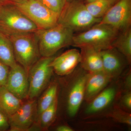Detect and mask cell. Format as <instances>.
I'll return each instance as SVG.
<instances>
[{
	"mask_svg": "<svg viewBox=\"0 0 131 131\" xmlns=\"http://www.w3.org/2000/svg\"><path fill=\"white\" fill-rule=\"evenodd\" d=\"M42 57H53L64 47L71 45L74 32L58 23L46 29H39L35 32Z\"/></svg>",
	"mask_w": 131,
	"mask_h": 131,
	"instance_id": "6da1fadb",
	"label": "cell"
},
{
	"mask_svg": "<svg viewBox=\"0 0 131 131\" xmlns=\"http://www.w3.org/2000/svg\"><path fill=\"white\" fill-rule=\"evenodd\" d=\"M120 32L108 25L98 23L77 35H74L71 45L81 48L92 47L101 51L112 47Z\"/></svg>",
	"mask_w": 131,
	"mask_h": 131,
	"instance_id": "7a4b0ae2",
	"label": "cell"
},
{
	"mask_svg": "<svg viewBox=\"0 0 131 131\" xmlns=\"http://www.w3.org/2000/svg\"><path fill=\"white\" fill-rule=\"evenodd\" d=\"M35 32L6 34L12 42L16 62L25 69L28 75L41 56Z\"/></svg>",
	"mask_w": 131,
	"mask_h": 131,
	"instance_id": "3957f363",
	"label": "cell"
},
{
	"mask_svg": "<svg viewBox=\"0 0 131 131\" xmlns=\"http://www.w3.org/2000/svg\"><path fill=\"white\" fill-rule=\"evenodd\" d=\"M101 18L92 16L82 2L73 0L66 3L59 16L58 23L70 28L74 32L83 31L99 23Z\"/></svg>",
	"mask_w": 131,
	"mask_h": 131,
	"instance_id": "277c9868",
	"label": "cell"
},
{
	"mask_svg": "<svg viewBox=\"0 0 131 131\" xmlns=\"http://www.w3.org/2000/svg\"><path fill=\"white\" fill-rule=\"evenodd\" d=\"M39 29L14 4L0 6V30L5 34L35 32Z\"/></svg>",
	"mask_w": 131,
	"mask_h": 131,
	"instance_id": "5b68a950",
	"label": "cell"
},
{
	"mask_svg": "<svg viewBox=\"0 0 131 131\" xmlns=\"http://www.w3.org/2000/svg\"><path fill=\"white\" fill-rule=\"evenodd\" d=\"M54 57H42L28 73L29 90L27 100L36 99L49 85L53 70L51 64Z\"/></svg>",
	"mask_w": 131,
	"mask_h": 131,
	"instance_id": "8992f818",
	"label": "cell"
},
{
	"mask_svg": "<svg viewBox=\"0 0 131 131\" xmlns=\"http://www.w3.org/2000/svg\"><path fill=\"white\" fill-rule=\"evenodd\" d=\"M14 5L39 29L50 28L58 24L59 15L39 0H24Z\"/></svg>",
	"mask_w": 131,
	"mask_h": 131,
	"instance_id": "52a82bcc",
	"label": "cell"
},
{
	"mask_svg": "<svg viewBox=\"0 0 131 131\" xmlns=\"http://www.w3.org/2000/svg\"><path fill=\"white\" fill-rule=\"evenodd\" d=\"M99 23L111 26L119 32L131 27V0H118Z\"/></svg>",
	"mask_w": 131,
	"mask_h": 131,
	"instance_id": "ba28073f",
	"label": "cell"
},
{
	"mask_svg": "<svg viewBox=\"0 0 131 131\" xmlns=\"http://www.w3.org/2000/svg\"><path fill=\"white\" fill-rule=\"evenodd\" d=\"M37 102L36 99L27 100L14 114L8 117L9 130H30L37 118Z\"/></svg>",
	"mask_w": 131,
	"mask_h": 131,
	"instance_id": "9c48e42d",
	"label": "cell"
},
{
	"mask_svg": "<svg viewBox=\"0 0 131 131\" xmlns=\"http://www.w3.org/2000/svg\"><path fill=\"white\" fill-rule=\"evenodd\" d=\"M5 87L18 98H27L29 90L28 75L25 69L17 63L9 68Z\"/></svg>",
	"mask_w": 131,
	"mask_h": 131,
	"instance_id": "30bf717a",
	"label": "cell"
},
{
	"mask_svg": "<svg viewBox=\"0 0 131 131\" xmlns=\"http://www.w3.org/2000/svg\"><path fill=\"white\" fill-rule=\"evenodd\" d=\"M80 51L76 49H70L57 57H54L51 65L53 71L58 75H67L72 73L80 63Z\"/></svg>",
	"mask_w": 131,
	"mask_h": 131,
	"instance_id": "8fae6325",
	"label": "cell"
},
{
	"mask_svg": "<svg viewBox=\"0 0 131 131\" xmlns=\"http://www.w3.org/2000/svg\"><path fill=\"white\" fill-rule=\"evenodd\" d=\"M88 73L81 76L75 81L70 90L67 101V110L71 117L77 113L84 100L85 86Z\"/></svg>",
	"mask_w": 131,
	"mask_h": 131,
	"instance_id": "7c38bea8",
	"label": "cell"
},
{
	"mask_svg": "<svg viewBox=\"0 0 131 131\" xmlns=\"http://www.w3.org/2000/svg\"><path fill=\"white\" fill-rule=\"evenodd\" d=\"M112 79V78L103 71L88 73L84 100L87 102H90L99 93L105 88Z\"/></svg>",
	"mask_w": 131,
	"mask_h": 131,
	"instance_id": "4fadbf2b",
	"label": "cell"
},
{
	"mask_svg": "<svg viewBox=\"0 0 131 131\" xmlns=\"http://www.w3.org/2000/svg\"><path fill=\"white\" fill-rule=\"evenodd\" d=\"M103 64V71L113 78L121 73L124 62L121 53L114 47L100 51Z\"/></svg>",
	"mask_w": 131,
	"mask_h": 131,
	"instance_id": "5bb4252c",
	"label": "cell"
},
{
	"mask_svg": "<svg viewBox=\"0 0 131 131\" xmlns=\"http://www.w3.org/2000/svg\"><path fill=\"white\" fill-rule=\"evenodd\" d=\"M80 49V64L84 70L89 73L103 71L101 51L89 47H82Z\"/></svg>",
	"mask_w": 131,
	"mask_h": 131,
	"instance_id": "9a60e30c",
	"label": "cell"
},
{
	"mask_svg": "<svg viewBox=\"0 0 131 131\" xmlns=\"http://www.w3.org/2000/svg\"><path fill=\"white\" fill-rule=\"evenodd\" d=\"M116 94V89L114 87L105 88L89 102L85 112L93 114L105 109L112 102Z\"/></svg>",
	"mask_w": 131,
	"mask_h": 131,
	"instance_id": "2e32d148",
	"label": "cell"
},
{
	"mask_svg": "<svg viewBox=\"0 0 131 131\" xmlns=\"http://www.w3.org/2000/svg\"><path fill=\"white\" fill-rule=\"evenodd\" d=\"M23 101L8 90L5 86L0 87V110L8 117L18 109L24 103Z\"/></svg>",
	"mask_w": 131,
	"mask_h": 131,
	"instance_id": "e0dca14e",
	"label": "cell"
},
{
	"mask_svg": "<svg viewBox=\"0 0 131 131\" xmlns=\"http://www.w3.org/2000/svg\"><path fill=\"white\" fill-rule=\"evenodd\" d=\"M58 106V98L47 109L44 110L36 119L33 125L35 130H47L55 121L56 117Z\"/></svg>",
	"mask_w": 131,
	"mask_h": 131,
	"instance_id": "ac0fdd59",
	"label": "cell"
},
{
	"mask_svg": "<svg viewBox=\"0 0 131 131\" xmlns=\"http://www.w3.org/2000/svg\"><path fill=\"white\" fill-rule=\"evenodd\" d=\"M112 47L124 56L128 63H131V27L119 33L113 43Z\"/></svg>",
	"mask_w": 131,
	"mask_h": 131,
	"instance_id": "d6986e66",
	"label": "cell"
},
{
	"mask_svg": "<svg viewBox=\"0 0 131 131\" xmlns=\"http://www.w3.org/2000/svg\"><path fill=\"white\" fill-rule=\"evenodd\" d=\"M0 60L12 68L17 63L12 42L8 36L0 30Z\"/></svg>",
	"mask_w": 131,
	"mask_h": 131,
	"instance_id": "ffe728a7",
	"label": "cell"
},
{
	"mask_svg": "<svg viewBox=\"0 0 131 131\" xmlns=\"http://www.w3.org/2000/svg\"><path fill=\"white\" fill-rule=\"evenodd\" d=\"M58 86L57 83L52 82L45 89L37 102V117L42 112L47 109L58 98ZM37 119V118H36Z\"/></svg>",
	"mask_w": 131,
	"mask_h": 131,
	"instance_id": "44dd1931",
	"label": "cell"
},
{
	"mask_svg": "<svg viewBox=\"0 0 131 131\" xmlns=\"http://www.w3.org/2000/svg\"><path fill=\"white\" fill-rule=\"evenodd\" d=\"M117 0H96L86 4L88 12L94 17L101 18Z\"/></svg>",
	"mask_w": 131,
	"mask_h": 131,
	"instance_id": "7402d4cb",
	"label": "cell"
},
{
	"mask_svg": "<svg viewBox=\"0 0 131 131\" xmlns=\"http://www.w3.org/2000/svg\"><path fill=\"white\" fill-rule=\"evenodd\" d=\"M109 116L117 122L131 126V114L129 112L118 107L115 108Z\"/></svg>",
	"mask_w": 131,
	"mask_h": 131,
	"instance_id": "603a6c76",
	"label": "cell"
},
{
	"mask_svg": "<svg viewBox=\"0 0 131 131\" xmlns=\"http://www.w3.org/2000/svg\"><path fill=\"white\" fill-rule=\"evenodd\" d=\"M46 7L59 15L66 3V0H39Z\"/></svg>",
	"mask_w": 131,
	"mask_h": 131,
	"instance_id": "cb8c5ba5",
	"label": "cell"
},
{
	"mask_svg": "<svg viewBox=\"0 0 131 131\" xmlns=\"http://www.w3.org/2000/svg\"><path fill=\"white\" fill-rule=\"evenodd\" d=\"M9 68L0 60V87L5 86Z\"/></svg>",
	"mask_w": 131,
	"mask_h": 131,
	"instance_id": "d4e9b609",
	"label": "cell"
},
{
	"mask_svg": "<svg viewBox=\"0 0 131 131\" xmlns=\"http://www.w3.org/2000/svg\"><path fill=\"white\" fill-rule=\"evenodd\" d=\"M9 128L8 117L0 110V131H7Z\"/></svg>",
	"mask_w": 131,
	"mask_h": 131,
	"instance_id": "484cf974",
	"label": "cell"
},
{
	"mask_svg": "<svg viewBox=\"0 0 131 131\" xmlns=\"http://www.w3.org/2000/svg\"><path fill=\"white\" fill-rule=\"evenodd\" d=\"M122 105L127 110L130 111L131 109V93L130 91L127 92L122 98Z\"/></svg>",
	"mask_w": 131,
	"mask_h": 131,
	"instance_id": "4316f807",
	"label": "cell"
},
{
	"mask_svg": "<svg viewBox=\"0 0 131 131\" xmlns=\"http://www.w3.org/2000/svg\"><path fill=\"white\" fill-rule=\"evenodd\" d=\"M24 0H0V6L8 4H15Z\"/></svg>",
	"mask_w": 131,
	"mask_h": 131,
	"instance_id": "83f0119b",
	"label": "cell"
},
{
	"mask_svg": "<svg viewBox=\"0 0 131 131\" xmlns=\"http://www.w3.org/2000/svg\"><path fill=\"white\" fill-rule=\"evenodd\" d=\"M57 131H73V129L70 127L66 125H62L58 126L56 129Z\"/></svg>",
	"mask_w": 131,
	"mask_h": 131,
	"instance_id": "f1b7e54d",
	"label": "cell"
},
{
	"mask_svg": "<svg viewBox=\"0 0 131 131\" xmlns=\"http://www.w3.org/2000/svg\"><path fill=\"white\" fill-rule=\"evenodd\" d=\"M131 72L130 71L128 73V75L127 76L126 78L125 81V84L126 87L127 89H129L130 90H131Z\"/></svg>",
	"mask_w": 131,
	"mask_h": 131,
	"instance_id": "f546056e",
	"label": "cell"
},
{
	"mask_svg": "<svg viewBox=\"0 0 131 131\" xmlns=\"http://www.w3.org/2000/svg\"><path fill=\"white\" fill-rule=\"evenodd\" d=\"M86 1L88 2V3H89L92 2H93L95 1L96 0H86Z\"/></svg>",
	"mask_w": 131,
	"mask_h": 131,
	"instance_id": "4dcf8cb0",
	"label": "cell"
},
{
	"mask_svg": "<svg viewBox=\"0 0 131 131\" xmlns=\"http://www.w3.org/2000/svg\"><path fill=\"white\" fill-rule=\"evenodd\" d=\"M73 1V0H66V2H69L71 1Z\"/></svg>",
	"mask_w": 131,
	"mask_h": 131,
	"instance_id": "1f68e13d",
	"label": "cell"
},
{
	"mask_svg": "<svg viewBox=\"0 0 131 131\" xmlns=\"http://www.w3.org/2000/svg\"><path fill=\"white\" fill-rule=\"evenodd\" d=\"M117 1H118V0H117Z\"/></svg>",
	"mask_w": 131,
	"mask_h": 131,
	"instance_id": "d6a6232c",
	"label": "cell"
},
{
	"mask_svg": "<svg viewBox=\"0 0 131 131\" xmlns=\"http://www.w3.org/2000/svg\"></svg>",
	"mask_w": 131,
	"mask_h": 131,
	"instance_id": "836d02e7",
	"label": "cell"
}]
</instances>
